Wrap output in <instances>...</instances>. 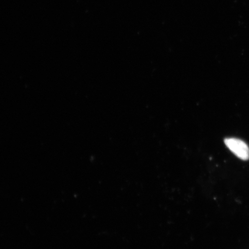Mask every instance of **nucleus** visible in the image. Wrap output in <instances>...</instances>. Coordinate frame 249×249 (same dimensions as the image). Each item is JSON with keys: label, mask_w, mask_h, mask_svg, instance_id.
Here are the masks:
<instances>
[{"label": "nucleus", "mask_w": 249, "mask_h": 249, "mask_svg": "<svg viewBox=\"0 0 249 249\" xmlns=\"http://www.w3.org/2000/svg\"><path fill=\"white\" fill-rule=\"evenodd\" d=\"M227 147L236 157L242 160H247L249 159V148L245 142L242 140L234 138L226 139L225 140Z\"/></svg>", "instance_id": "1"}]
</instances>
